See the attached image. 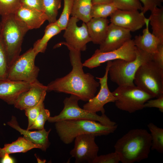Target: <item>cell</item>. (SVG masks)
<instances>
[{"mask_svg": "<svg viewBox=\"0 0 163 163\" xmlns=\"http://www.w3.org/2000/svg\"><path fill=\"white\" fill-rule=\"evenodd\" d=\"M64 45L69 49L70 60L72 69L65 76L57 78L46 86L47 91H53L75 95L80 100L88 101L95 95L100 86L93 75L84 72L81 58V51L61 42L56 45L57 47Z\"/></svg>", "mask_w": 163, "mask_h": 163, "instance_id": "1", "label": "cell"}, {"mask_svg": "<svg viewBox=\"0 0 163 163\" xmlns=\"http://www.w3.org/2000/svg\"><path fill=\"white\" fill-rule=\"evenodd\" d=\"M151 144L150 133L144 129H135L129 130L119 139L114 148L120 162L133 163L148 158Z\"/></svg>", "mask_w": 163, "mask_h": 163, "instance_id": "2", "label": "cell"}, {"mask_svg": "<svg viewBox=\"0 0 163 163\" xmlns=\"http://www.w3.org/2000/svg\"><path fill=\"white\" fill-rule=\"evenodd\" d=\"M55 123L56 132L62 141L68 144L72 142L78 136L90 134L95 136H107L113 133L117 128L103 125L96 121L83 119H68Z\"/></svg>", "mask_w": 163, "mask_h": 163, "instance_id": "3", "label": "cell"}, {"mask_svg": "<svg viewBox=\"0 0 163 163\" xmlns=\"http://www.w3.org/2000/svg\"><path fill=\"white\" fill-rule=\"evenodd\" d=\"M1 21L0 38L6 52L9 68L20 55L24 37L29 30L14 14L1 16Z\"/></svg>", "mask_w": 163, "mask_h": 163, "instance_id": "4", "label": "cell"}, {"mask_svg": "<svg viewBox=\"0 0 163 163\" xmlns=\"http://www.w3.org/2000/svg\"><path fill=\"white\" fill-rule=\"evenodd\" d=\"M152 60V55L136 49V57L132 61L118 59L111 61L108 74L110 80L118 86L133 85L135 73L139 67L144 63Z\"/></svg>", "mask_w": 163, "mask_h": 163, "instance_id": "5", "label": "cell"}, {"mask_svg": "<svg viewBox=\"0 0 163 163\" xmlns=\"http://www.w3.org/2000/svg\"><path fill=\"white\" fill-rule=\"evenodd\" d=\"M133 82L136 86L153 98L163 94V69L152 60L139 67L135 75Z\"/></svg>", "mask_w": 163, "mask_h": 163, "instance_id": "6", "label": "cell"}, {"mask_svg": "<svg viewBox=\"0 0 163 163\" xmlns=\"http://www.w3.org/2000/svg\"><path fill=\"white\" fill-rule=\"evenodd\" d=\"M112 93L116 98V107L130 113L143 109L145 103L153 98L135 85L118 86Z\"/></svg>", "mask_w": 163, "mask_h": 163, "instance_id": "7", "label": "cell"}, {"mask_svg": "<svg viewBox=\"0 0 163 163\" xmlns=\"http://www.w3.org/2000/svg\"><path fill=\"white\" fill-rule=\"evenodd\" d=\"M79 100L78 97L72 94H71L69 97H66L63 101V108L61 112L57 115L50 117L47 121L50 123H56L65 120L83 119L97 121L108 126L117 124L116 123L110 120L105 114L100 116L96 113L81 108L78 104Z\"/></svg>", "mask_w": 163, "mask_h": 163, "instance_id": "8", "label": "cell"}, {"mask_svg": "<svg viewBox=\"0 0 163 163\" xmlns=\"http://www.w3.org/2000/svg\"><path fill=\"white\" fill-rule=\"evenodd\" d=\"M37 55L33 48L20 55L9 67L6 78L30 84L37 80L40 69L35 64Z\"/></svg>", "mask_w": 163, "mask_h": 163, "instance_id": "9", "label": "cell"}, {"mask_svg": "<svg viewBox=\"0 0 163 163\" xmlns=\"http://www.w3.org/2000/svg\"><path fill=\"white\" fill-rule=\"evenodd\" d=\"M133 40L130 39L122 46L112 51L102 52L97 49L89 58L83 63V66L91 69L104 63L118 59L127 61L134 60L136 57V49Z\"/></svg>", "mask_w": 163, "mask_h": 163, "instance_id": "10", "label": "cell"}, {"mask_svg": "<svg viewBox=\"0 0 163 163\" xmlns=\"http://www.w3.org/2000/svg\"><path fill=\"white\" fill-rule=\"evenodd\" d=\"M95 136L84 134L77 136L75 139L74 145L70 154L75 159L76 163H92L98 156L99 148L96 144Z\"/></svg>", "mask_w": 163, "mask_h": 163, "instance_id": "11", "label": "cell"}, {"mask_svg": "<svg viewBox=\"0 0 163 163\" xmlns=\"http://www.w3.org/2000/svg\"><path fill=\"white\" fill-rule=\"evenodd\" d=\"M79 20L72 17L70 18L63 34L67 44L77 50L84 51L86 49L87 44L91 41L86 24L83 22L78 26L77 22Z\"/></svg>", "mask_w": 163, "mask_h": 163, "instance_id": "12", "label": "cell"}, {"mask_svg": "<svg viewBox=\"0 0 163 163\" xmlns=\"http://www.w3.org/2000/svg\"><path fill=\"white\" fill-rule=\"evenodd\" d=\"M111 61L107 62L105 72L102 77H96L99 80L100 86V91L96 95L89 100L83 106V108L89 112L96 113L101 112L102 114H105L104 106L110 102H115L116 98L108 88L107 84L108 76L109 67Z\"/></svg>", "mask_w": 163, "mask_h": 163, "instance_id": "13", "label": "cell"}, {"mask_svg": "<svg viewBox=\"0 0 163 163\" xmlns=\"http://www.w3.org/2000/svg\"><path fill=\"white\" fill-rule=\"evenodd\" d=\"M111 23L134 32L145 25L146 18L138 10H117L110 16Z\"/></svg>", "mask_w": 163, "mask_h": 163, "instance_id": "14", "label": "cell"}, {"mask_svg": "<svg viewBox=\"0 0 163 163\" xmlns=\"http://www.w3.org/2000/svg\"><path fill=\"white\" fill-rule=\"evenodd\" d=\"M129 30L111 23L109 25L106 37L100 45L99 51L108 52L117 49L131 39Z\"/></svg>", "mask_w": 163, "mask_h": 163, "instance_id": "15", "label": "cell"}, {"mask_svg": "<svg viewBox=\"0 0 163 163\" xmlns=\"http://www.w3.org/2000/svg\"><path fill=\"white\" fill-rule=\"evenodd\" d=\"M31 84L26 82L0 79V99L9 104H13L19 96L28 90Z\"/></svg>", "mask_w": 163, "mask_h": 163, "instance_id": "16", "label": "cell"}, {"mask_svg": "<svg viewBox=\"0 0 163 163\" xmlns=\"http://www.w3.org/2000/svg\"><path fill=\"white\" fill-rule=\"evenodd\" d=\"M46 91V86L37 80L31 84L30 88L19 96L14 105L17 109L24 110L38 103Z\"/></svg>", "mask_w": 163, "mask_h": 163, "instance_id": "17", "label": "cell"}, {"mask_svg": "<svg viewBox=\"0 0 163 163\" xmlns=\"http://www.w3.org/2000/svg\"><path fill=\"white\" fill-rule=\"evenodd\" d=\"M14 14L29 30L40 28L47 20V17L43 11L22 5Z\"/></svg>", "mask_w": 163, "mask_h": 163, "instance_id": "18", "label": "cell"}, {"mask_svg": "<svg viewBox=\"0 0 163 163\" xmlns=\"http://www.w3.org/2000/svg\"><path fill=\"white\" fill-rule=\"evenodd\" d=\"M7 124L23 135L24 137L27 139L35 144L41 146L42 150L45 151L49 147L50 143L48 136L51 129L48 131L44 129L34 131L24 129L20 126L16 118L14 116L12 117L11 120L8 122Z\"/></svg>", "mask_w": 163, "mask_h": 163, "instance_id": "19", "label": "cell"}, {"mask_svg": "<svg viewBox=\"0 0 163 163\" xmlns=\"http://www.w3.org/2000/svg\"><path fill=\"white\" fill-rule=\"evenodd\" d=\"M149 24V19L146 18L145 28L143 30L142 34L136 36L133 40L137 48L152 55L157 51L158 45L162 43L157 37L150 32Z\"/></svg>", "mask_w": 163, "mask_h": 163, "instance_id": "20", "label": "cell"}, {"mask_svg": "<svg viewBox=\"0 0 163 163\" xmlns=\"http://www.w3.org/2000/svg\"><path fill=\"white\" fill-rule=\"evenodd\" d=\"M109 23L107 18H92L86 23L91 41L94 43L100 45L104 40Z\"/></svg>", "mask_w": 163, "mask_h": 163, "instance_id": "21", "label": "cell"}, {"mask_svg": "<svg viewBox=\"0 0 163 163\" xmlns=\"http://www.w3.org/2000/svg\"><path fill=\"white\" fill-rule=\"evenodd\" d=\"M34 148L41 149L42 147L24 137H19L15 141L11 143L5 144L3 148H0V158H2L5 154L26 152Z\"/></svg>", "mask_w": 163, "mask_h": 163, "instance_id": "22", "label": "cell"}, {"mask_svg": "<svg viewBox=\"0 0 163 163\" xmlns=\"http://www.w3.org/2000/svg\"><path fill=\"white\" fill-rule=\"evenodd\" d=\"M62 30L56 22L49 23L46 27L42 37L37 40L34 43L33 48L37 55L40 53L45 51L49 41L54 36Z\"/></svg>", "mask_w": 163, "mask_h": 163, "instance_id": "23", "label": "cell"}, {"mask_svg": "<svg viewBox=\"0 0 163 163\" xmlns=\"http://www.w3.org/2000/svg\"><path fill=\"white\" fill-rule=\"evenodd\" d=\"M92 0H74L71 15L85 23L91 18Z\"/></svg>", "mask_w": 163, "mask_h": 163, "instance_id": "24", "label": "cell"}, {"mask_svg": "<svg viewBox=\"0 0 163 163\" xmlns=\"http://www.w3.org/2000/svg\"><path fill=\"white\" fill-rule=\"evenodd\" d=\"M151 12L149 19L152 33L163 44V7H155Z\"/></svg>", "mask_w": 163, "mask_h": 163, "instance_id": "25", "label": "cell"}, {"mask_svg": "<svg viewBox=\"0 0 163 163\" xmlns=\"http://www.w3.org/2000/svg\"><path fill=\"white\" fill-rule=\"evenodd\" d=\"M147 127L150 132L152 139L151 149L155 150L159 153H163V129L159 127L152 123H149Z\"/></svg>", "mask_w": 163, "mask_h": 163, "instance_id": "26", "label": "cell"}, {"mask_svg": "<svg viewBox=\"0 0 163 163\" xmlns=\"http://www.w3.org/2000/svg\"><path fill=\"white\" fill-rule=\"evenodd\" d=\"M62 0H43V11L47 18L49 23L57 21L58 11L61 7Z\"/></svg>", "mask_w": 163, "mask_h": 163, "instance_id": "27", "label": "cell"}, {"mask_svg": "<svg viewBox=\"0 0 163 163\" xmlns=\"http://www.w3.org/2000/svg\"><path fill=\"white\" fill-rule=\"evenodd\" d=\"M117 9L112 2L93 5L91 16V18H107Z\"/></svg>", "mask_w": 163, "mask_h": 163, "instance_id": "28", "label": "cell"}, {"mask_svg": "<svg viewBox=\"0 0 163 163\" xmlns=\"http://www.w3.org/2000/svg\"><path fill=\"white\" fill-rule=\"evenodd\" d=\"M74 0H63L64 5L59 18L56 21L62 30L66 28L70 18Z\"/></svg>", "mask_w": 163, "mask_h": 163, "instance_id": "29", "label": "cell"}, {"mask_svg": "<svg viewBox=\"0 0 163 163\" xmlns=\"http://www.w3.org/2000/svg\"><path fill=\"white\" fill-rule=\"evenodd\" d=\"M112 3L119 10L141 11L143 10V6L139 0H112Z\"/></svg>", "mask_w": 163, "mask_h": 163, "instance_id": "30", "label": "cell"}, {"mask_svg": "<svg viewBox=\"0 0 163 163\" xmlns=\"http://www.w3.org/2000/svg\"><path fill=\"white\" fill-rule=\"evenodd\" d=\"M21 5V0H0V15L14 14Z\"/></svg>", "mask_w": 163, "mask_h": 163, "instance_id": "31", "label": "cell"}, {"mask_svg": "<svg viewBox=\"0 0 163 163\" xmlns=\"http://www.w3.org/2000/svg\"><path fill=\"white\" fill-rule=\"evenodd\" d=\"M46 93L44 94L39 102L35 106L24 110L25 114L28 119V125L27 129L28 130L39 113L42 107L44 105Z\"/></svg>", "mask_w": 163, "mask_h": 163, "instance_id": "32", "label": "cell"}, {"mask_svg": "<svg viewBox=\"0 0 163 163\" xmlns=\"http://www.w3.org/2000/svg\"><path fill=\"white\" fill-rule=\"evenodd\" d=\"M50 116L49 110L45 109L44 105L28 130L34 129L39 130L44 129V124L50 117Z\"/></svg>", "mask_w": 163, "mask_h": 163, "instance_id": "33", "label": "cell"}, {"mask_svg": "<svg viewBox=\"0 0 163 163\" xmlns=\"http://www.w3.org/2000/svg\"><path fill=\"white\" fill-rule=\"evenodd\" d=\"M8 69L7 54L0 38V79L7 78Z\"/></svg>", "mask_w": 163, "mask_h": 163, "instance_id": "34", "label": "cell"}, {"mask_svg": "<svg viewBox=\"0 0 163 163\" xmlns=\"http://www.w3.org/2000/svg\"><path fill=\"white\" fill-rule=\"evenodd\" d=\"M120 162L118 154L115 152L97 156L92 163H118Z\"/></svg>", "mask_w": 163, "mask_h": 163, "instance_id": "35", "label": "cell"}, {"mask_svg": "<svg viewBox=\"0 0 163 163\" xmlns=\"http://www.w3.org/2000/svg\"><path fill=\"white\" fill-rule=\"evenodd\" d=\"M143 4L141 11L144 14L149 11H152L155 7H161L163 0H139Z\"/></svg>", "mask_w": 163, "mask_h": 163, "instance_id": "36", "label": "cell"}, {"mask_svg": "<svg viewBox=\"0 0 163 163\" xmlns=\"http://www.w3.org/2000/svg\"><path fill=\"white\" fill-rule=\"evenodd\" d=\"M144 108L155 107L158 108L161 112H163V94L154 99H150L144 104Z\"/></svg>", "mask_w": 163, "mask_h": 163, "instance_id": "37", "label": "cell"}, {"mask_svg": "<svg viewBox=\"0 0 163 163\" xmlns=\"http://www.w3.org/2000/svg\"><path fill=\"white\" fill-rule=\"evenodd\" d=\"M152 60L163 69V44H160L157 51L152 55Z\"/></svg>", "mask_w": 163, "mask_h": 163, "instance_id": "38", "label": "cell"}, {"mask_svg": "<svg viewBox=\"0 0 163 163\" xmlns=\"http://www.w3.org/2000/svg\"><path fill=\"white\" fill-rule=\"evenodd\" d=\"M43 0H21V5L43 11Z\"/></svg>", "mask_w": 163, "mask_h": 163, "instance_id": "39", "label": "cell"}, {"mask_svg": "<svg viewBox=\"0 0 163 163\" xmlns=\"http://www.w3.org/2000/svg\"><path fill=\"white\" fill-rule=\"evenodd\" d=\"M1 158L0 162L2 163H14V159L9 156V154H5Z\"/></svg>", "mask_w": 163, "mask_h": 163, "instance_id": "40", "label": "cell"}, {"mask_svg": "<svg viewBox=\"0 0 163 163\" xmlns=\"http://www.w3.org/2000/svg\"><path fill=\"white\" fill-rule=\"evenodd\" d=\"M93 5L100 4L110 3L112 2V0H92Z\"/></svg>", "mask_w": 163, "mask_h": 163, "instance_id": "41", "label": "cell"}, {"mask_svg": "<svg viewBox=\"0 0 163 163\" xmlns=\"http://www.w3.org/2000/svg\"><path fill=\"white\" fill-rule=\"evenodd\" d=\"M0 16L1 15H0ZM1 20L0 19V33L1 31Z\"/></svg>", "mask_w": 163, "mask_h": 163, "instance_id": "42", "label": "cell"}]
</instances>
